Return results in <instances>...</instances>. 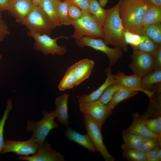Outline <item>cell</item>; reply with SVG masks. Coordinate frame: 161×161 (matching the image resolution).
<instances>
[{
	"instance_id": "obj_1",
	"label": "cell",
	"mask_w": 161,
	"mask_h": 161,
	"mask_svg": "<svg viewBox=\"0 0 161 161\" xmlns=\"http://www.w3.org/2000/svg\"><path fill=\"white\" fill-rule=\"evenodd\" d=\"M150 6L143 0H121L119 13L125 30L140 34L144 16Z\"/></svg>"
},
{
	"instance_id": "obj_2",
	"label": "cell",
	"mask_w": 161,
	"mask_h": 161,
	"mask_svg": "<svg viewBox=\"0 0 161 161\" xmlns=\"http://www.w3.org/2000/svg\"><path fill=\"white\" fill-rule=\"evenodd\" d=\"M121 0L112 8L107 10V15L102 27L104 35L103 41L107 45L114 46L126 52L128 44L124 38L126 31L119 15Z\"/></svg>"
},
{
	"instance_id": "obj_3",
	"label": "cell",
	"mask_w": 161,
	"mask_h": 161,
	"mask_svg": "<svg viewBox=\"0 0 161 161\" xmlns=\"http://www.w3.org/2000/svg\"><path fill=\"white\" fill-rule=\"evenodd\" d=\"M82 11V16L80 18L71 21V25L75 29L74 32L71 37L75 39L84 36L103 38L102 27L89 12Z\"/></svg>"
},
{
	"instance_id": "obj_4",
	"label": "cell",
	"mask_w": 161,
	"mask_h": 161,
	"mask_svg": "<svg viewBox=\"0 0 161 161\" xmlns=\"http://www.w3.org/2000/svg\"><path fill=\"white\" fill-rule=\"evenodd\" d=\"M43 117L40 120L34 122L28 120L27 121V129L28 132H32V137L35 138L39 146L44 143L46 137L52 129L58 127V123L54 120L55 111L50 112H43Z\"/></svg>"
},
{
	"instance_id": "obj_5",
	"label": "cell",
	"mask_w": 161,
	"mask_h": 161,
	"mask_svg": "<svg viewBox=\"0 0 161 161\" xmlns=\"http://www.w3.org/2000/svg\"><path fill=\"white\" fill-rule=\"evenodd\" d=\"M23 25L29 31L41 35H49L54 29L40 7L35 5L26 18Z\"/></svg>"
},
{
	"instance_id": "obj_6",
	"label": "cell",
	"mask_w": 161,
	"mask_h": 161,
	"mask_svg": "<svg viewBox=\"0 0 161 161\" xmlns=\"http://www.w3.org/2000/svg\"><path fill=\"white\" fill-rule=\"evenodd\" d=\"M87 134L97 151L106 161H114L115 158L108 152L104 144L101 133L102 127L88 115L83 113Z\"/></svg>"
},
{
	"instance_id": "obj_7",
	"label": "cell",
	"mask_w": 161,
	"mask_h": 161,
	"mask_svg": "<svg viewBox=\"0 0 161 161\" xmlns=\"http://www.w3.org/2000/svg\"><path fill=\"white\" fill-rule=\"evenodd\" d=\"M27 35L35 40L34 44L35 49L36 51H40L45 55L57 54L62 55H64L67 52L66 48L64 46L58 45L57 41L61 38H69L61 36L55 38H52L49 35L39 34L29 31L27 32Z\"/></svg>"
},
{
	"instance_id": "obj_8",
	"label": "cell",
	"mask_w": 161,
	"mask_h": 161,
	"mask_svg": "<svg viewBox=\"0 0 161 161\" xmlns=\"http://www.w3.org/2000/svg\"><path fill=\"white\" fill-rule=\"evenodd\" d=\"M76 43L81 48L85 47H91L101 51L108 57L109 60V65H113L121 57L123 51L117 47L111 48L107 46L101 38H94L84 36L75 39Z\"/></svg>"
},
{
	"instance_id": "obj_9",
	"label": "cell",
	"mask_w": 161,
	"mask_h": 161,
	"mask_svg": "<svg viewBox=\"0 0 161 161\" xmlns=\"http://www.w3.org/2000/svg\"><path fill=\"white\" fill-rule=\"evenodd\" d=\"M129 68L135 74L142 78L154 70L153 56L146 52L133 49Z\"/></svg>"
},
{
	"instance_id": "obj_10",
	"label": "cell",
	"mask_w": 161,
	"mask_h": 161,
	"mask_svg": "<svg viewBox=\"0 0 161 161\" xmlns=\"http://www.w3.org/2000/svg\"><path fill=\"white\" fill-rule=\"evenodd\" d=\"M79 108L81 112L90 116L101 127L112 113V110L106 104L97 100L80 103Z\"/></svg>"
},
{
	"instance_id": "obj_11",
	"label": "cell",
	"mask_w": 161,
	"mask_h": 161,
	"mask_svg": "<svg viewBox=\"0 0 161 161\" xmlns=\"http://www.w3.org/2000/svg\"><path fill=\"white\" fill-rule=\"evenodd\" d=\"M38 146L36 139L32 136L30 139L25 141L7 140L4 141L1 154L13 152L21 156H26L35 154Z\"/></svg>"
},
{
	"instance_id": "obj_12",
	"label": "cell",
	"mask_w": 161,
	"mask_h": 161,
	"mask_svg": "<svg viewBox=\"0 0 161 161\" xmlns=\"http://www.w3.org/2000/svg\"><path fill=\"white\" fill-rule=\"evenodd\" d=\"M21 160L29 161H64V156L61 153L53 149L48 142L39 146L37 152L32 156L21 157Z\"/></svg>"
},
{
	"instance_id": "obj_13",
	"label": "cell",
	"mask_w": 161,
	"mask_h": 161,
	"mask_svg": "<svg viewBox=\"0 0 161 161\" xmlns=\"http://www.w3.org/2000/svg\"><path fill=\"white\" fill-rule=\"evenodd\" d=\"M34 6L31 0H10L7 10L16 22L23 25Z\"/></svg>"
},
{
	"instance_id": "obj_14",
	"label": "cell",
	"mask_w": 161,
	"mask_h": 161,
	"mask_svg": "<svg viewBox=\"0 0 161 161\" xmlns=\"http://www.w3.org/2000/svg\"><path fill=\"white\" fill-rule=\"evenodd\" d=\"M141 87L150 98L154 92H161V70L153 71L142 78Z\"/></svg>"
},
{
	"instance_id": "obj_15",
	"label": "cell",
	"mask_w": 161,
	"mask_h": 161,
	"mask_svg": "<svg viewBox=\"0 0 161 161\" xmlns=\"http://www.w3.org/2000/svg\"><path fill=\"white\" fill-rule=\"evenodd\" d=\"M94 62L92 59L85 58L73 64L75 69V86L89 78L94 67Z\"/></svg>"
},
{
	"instance_id": "obj_16",
	"label": "cell",
	"mask_w": 161,
	"mask_h": 161,
	"mask_svg": "<svg viewBox=\"0 0 161 161\" xmlns=\"http://www.w3.org/2000/svg\"><path fill=\"white\" fill-rule=\"evenodd\" d=\"M115 82L124 88L138 91H143L141 87L142 78L133 74L131 75H126L123 72L119 71L116 74L113 75Z\"/></svg>"
},
{
	"instance_id": "obj_17",
	"label": "cell",
	"mask_w": 161,
	"mask_h": 161,
	"mask_svg": "<svg viewBox=\"0 0 161 161\" xmlns=\"http://www.w3.org/2000/svg\"><path fill=\"white\" fill-rule=\"evenodd\" d=\"M60 0H42L39 6L53 28L61 26L58 18L57 7Z\"/></svg>"
},
{
	"instance_id": "obj_18",
	"label": "cell",
	"mask_w": 161,
	"mask_h": 161,
	"mask_svg": "<svg viewBox=\"0 0 161 161\" xmlns=\"http://www.w3.org/2000/svg\"><path fill=\"white\" fill-rule=\"evenodd\" d=\"M133 121L129 126L122 131L130 133L143 137H157L150 132L145 127L144 119L137 113L132 114Z\"/></svg>"
},
{
	"instance_id": "obj_19",
	"label": "cell",
	"mask_w": 161,
	"mask_h": 161,
	"mask_svg": "<svg viewBox=\"0 0 161 161\" xmlns=\"http://www.w3.org/2000/svg\"><path fill=\"white\" fill-rule=\"evenodd\" d=\"M69 94L65 93L57 97L55 100L56 108L55 117L61 125L68 126L70 123L68 113L67 101Z\"/></svg>"
},
{
	"instance_id": "obj_20",
	"label": "cell",
	"mask_w": 161,
	"mask_h": 161,
	"mask_svg": "<svg viewBox=\"0 0 161 161\" xmlns=\"http://www.w3.org/2000/svg\"><path fill=\"white\" fill-rule=\"evenodd\" d=\"M107 78L104 83L97 89L89 95H84L79 97L78 101L79 103L84 102H92L97 100L102 93L110 84L115 82L111 72L110 66L107 67L105 70Z\"/></svg>"
},
{
	"instance_id": "obj_21",
	"label": "cell",
	"mask_w": 161,
	"mask_h": 161,
	"mask_svg": "<svg viewBox=\"0 0 161 161\" xmlns=\"http://www.w3.org/2000/svg\"><path fill=\"white\" fill-rule=\"evenodd\" d=\"M65 135L68 140L79 144L88 150L91 153H94L97 151L87 134H81L68 126L65 131Z\"/></svg>"
},
{
	"instance_id": "obj_22",
	"label": "cell",
	"mask_w": 161,
	"mask_h": 161,
	"mask_svg": "<svg viewBox=\"0 0 161 161\" xmlns=\"http://www.w3.org/2000/svg\"><path fill=\"white\" fill-rule=\"evenodd\" d=\"M138 91L123 88L116 91L106 104L112 110L121 102L132 97L138 93Z\"/></svg>"
},
{
	"instance_id": "obj_23",
	"label": "cell",
	"mask_w": 161,
	"mask_h": 161,
	"mask_svg": "<svg viewBox=\"0 0 161 161\" xmlns=\"http://www.w3.org/2000/svg\"><path fill=\"white\" fill-rule=\"evenodd\" d=\"M161 24V7L150 6L144 16L143 27Z\"/></svg>"
},
{
	"instance_id": "obj_24",
	"label": "cell",
	"mask_w": 161,
	"mask_h": 161,
	"mask_svg": "<svg viewBox=\"0 0 161 161\" xmlns=\"http://www.w3.org/2000/svg\"><path fill=\"white\" fill-rule=\"evenodd\" d=\"M89 12L103 27L107 15V10L100 4L97 0H89Z\"/></svg>"
},
{
	"instance_id": "obj_25",
	"label": "cell",
	"mask_w": 161,
	"mask_h": 161,
	"mask_svg": "<svg viewBox=\"0 0 161 161\" xmlns=\"http://www.w3.org/2000/svg\"><path fill=\"white\" fill-rule=\"evenodd\" d=\"M123 143L121 148L122 151L138 148L143 137L122 131Z\"/></svg>"
},
{
	"instance_id": "obj_26",
	"label": "cell",
	"mask_w": 161,
	"mask_h": 161,
	"mask_svg": "<svg viewBox=\"0 0 161 161\" xmlns=\"http://www.w3.org/2000/svg\"><path fill=\"white\" fill-rule=\"evenodd\" d=\"M75 69L73 64L68 68L64 76L60 82L58 88L61 91L71 89L75 86Z\"/></svg>"
},
{
	"instance_id": "obj_27",
	"label": "cell",
	"mask_w": 161,
	"mask_h": 161,
	"mask_svg": "<svg viewBox=\"0 0 161 161\" xmlns=\"http://www.w3.org/2000/svg\"><path fill=\"white\" fill-rule=\"evenodd\" d=\"M161 147V135L152 137H143L138 148L146 153Z\"/></svg>"
},
{
	"instance_id": "obj_28",
	"label": "cell",
	"mask_w": 161,
	"mask_h": 161,
	"mask_svg": "<svg viewBox=\"0 0 161 161\" xmlns=\"http://www.w3.org/2000/svg\"><path fill=\"white\" fill-rule=\"evenodd\" d=\"M140 34L146 35L158 45H161V24L143 27Z\"/></svg>"
},
{
	"instance_id": "obj_29",
	"label": "cell",
	"mask_w": 161,
	"mask_h": 161,
	"mask_svg": "<svg viewBox=\"0 0 161 161\" xmlns=\"http://www.w3.org/2000/svg\"><path fill=\"white\" fill-rule=\"evenodd\" d=\"M142 35V40L140 43L136 46L131 47L133 49L140 50L154 56L159 45L154 42L147 36Z\"/></svg>"
},
{
	"instance_id": "obj_30",
	"label": "cell",
	"mask_w": 161,
	"mask_h": 161,
	"mask_svg": "<svg viewBox=\"0 0 161 161\" xmlns=\"http://www.w3.org/2000/svg\"><path fill=\"white\" fill-rule=\"evenodd\" d=\"M69 4L66 0L60 1L57 7V12L61 24L65 26L71 25V20L68 15V7Z\"/></svg>"
},
{
	"instance_id": "obj_31",
	"label": "cell",
	"mask_w": 161,
	"mask_h": 161,
	"mask_svg": "<svg viewBox=\"0 0 161 161\" xmlns=\"http://www.w3.org/2000/svg\"><path fill=\"white\" fill-rule=\"evenodd\" d=\"M123 157L129 161H146L145 153L138 148L122 151Z\"/></svg>"
},
{
	"instance_id": "obj_32",
	"label": "cell",
	"mask_w": 161,
	"mask_h": 161,
	"mask_svg": "<svg viewBox=\"0 0 161 161\" xmlns=\"http://www.w3.org/2000/svg\"><path fill=\"white\" fill-rule=\"evenodd\" d=\"M12 108V100L10 98L7 100L6 109L4 111L2 117L0 120V154H1L4 144V126L9 113Z\"/></svg>"
},
{
	"instance_id": "obj_33",
	"label": "cell",
	"mask_w": 161,
	"mask_h": 161,
	"mask_svg": "<svg viewBox=\"0 0 161 161\" xmlns=\"http://www.w3.org/2000/svg\"><path fill=\"white\" fill-rule=\"evenodd\" d=\"M123 88V86L116 82L112 84L107 87L97 100L106 104L116 91Z\"/></svg>"
},
{
	"instance_id": "obj_34",
	"label": "cell",
	"mask_w": 161,
	"mask_h": 161,
	"mask_svg": "<svg viewBox=\"0 0 161 161\" xmlns=\"http://www.w3.org/2000/svg\"><path fill=\"white\" fill-rule=\"evenodd\" d=\"M144 122L145 127L150 132L157 135H161V116L144 119Z\"/></svg>"
},
{
	"instance_id": "obj_35",
	"label": "cell",
	"mask_w": 161,
	"mask_h": 161,
	"mask_svg": "<svg viewBox=\"0 0 161 161\" xmlns=\"http://www.w3.org/2000/svg\"><path fill=\"white\" fill-rule=\"evenodd\" d=\"M124 38L126 43L131 47L136 46L142 40V35L126 30L124 33Z\"/></svg>"
},
{
	"instance_id": "obj_36",
	"label": "cell",
	"mask_w": 161,
	"mask_h": 161,
	"mask_svg": "<svg viewBox=\"0 0 161 161\" xmlns=\"http://www.w3.org/2000/svg\"><path fill=\"white\" fill-rule=\"evenodd\" d=\"M68 15L71 21H74L80 18L82 16V11L78 7L74 4H69L68 7Z\"/></svg>"
},
{
	"instance_id": "obj_37",
	"label": "cell",
	"mask_w": 161,
	"mask_h": 161,
	"mask_svg": "<svg viewBox=\"0 0 161 161\" xmlns=\"http://www.w3.org/2000/svg\"><path fill=\"white\" fill-rule=\"evenodd\" d=\"M69 4L75 5L82 11L89 12V0H66Z\"/></svg>"
},
{
	"instance_id": "obj_38",
	"label": "cell",
	"mask_w": 161,
	"mask_h": 161,
	"mask_svg": "<svg viewBox=\"0 0 161 161\" xmlns=\"http://www.w3.org/2000/svg\"><path fill=\"white\" fill-rule=\"evenodd\" d=\"M153 56L154 62V70H161V45H159Z\"/></svg>"
},
{
	"instance_id": "obj_39",
	"label": "cell",
	"mask_w": 161,
	"mask_h": 161,
	"mask_svg": "<svg viewBox=\"0 0 161 161\" xmlns=\"http://www.w3.org/2000/svg\"><path fill=\"white\" fill-rule=\"evenodd\" d=\"M10 34L7 24L3 20L0 18V42L2 41L7 35Z\"/></svg>"
},
{
	"instance_id": "obj_40",
	"label": "cell",
	"mask_w": 161,
	"mask_h": 161,
	"mask_svg": "<svg viewBox=\"0 0 161 161\" xmlns=\"http://www.w3.org/2000/svg\"><path fill=\"white\" fill-rule=\"evenodd\" d=\"M161 148H159L145 153L146 161H160L158 152Z\"/></svg>"
},
{
	"instance_id": "obj_41",
	"label": "cell",
	"mask_w": 161,
	"mask_h": 161,
	"mask_svg": "<svg viewBox=\"0 0 161 161\" xmlns=\"http://www.w3.org/2000/svg\"><path fill=\"white\" fill-rule=\"evenodd\" d=\"M150 6L161 7V0H143Z\"/></svg>"
},
{
	"instance_id": "obj_42",
	"label": "cell",
	"mask_w": 161,
	"mask_h": 161,
	"mask_svg": "<svg viewBox=\"0 0 161 161\" xmlns=\"http://www.w3.org/2000/svg\"><path fill=\"white\" fill-rule=\"evenodd\" d=\"M10 0H0V12L7 10Z\"/></svg>"
},
{
	"instance_id": "obj_43",
	"label": "cell",
	"mask_w": 161,
	"mask_h": 161,
	"mask_svg": "<svg viewBox=\"0 0 161 161\" xmlns=\"http://www.w3.org/2000/svg\"><path fill=\"white\" fill-rule=\"evenodd\" d=\"M108 1V0H99L98 2L100 6L103 7L106 6Z\"/></svg>"
},
{
	"instance_id": "obj_44",
	"label": "cell",
	"mask_w": 161,
	"mask_h": 161,
	"mask_svg": "<svg viewBox=\"0 0 161 161\" xmlns=\"http://www.w3.org/2000/svg\"><path fill=\"white\" fill-rule=\"evenodd\" d=\"M34 5L38 6L42 0H31Z\"/></svg>"
},
{
	"instance_id": "obj_45",
	"label": "cell",
	"mask_w": 161,
	"mask_h": 161,
	"mask_svg": "<svg viewBox=\"0 0 161 161\" xmlns=\"http://www.w3.org/2000/svg\"><path fill=\"white\" fill-rule=\"evenodd\" d=\"M158 157L160 161H161V149H160L158 152Z\"/></svg>"
},
{
	"instance_id": "obj_46",
	"label": "cell",
	"mask_w": 161,
	"mask_h": 161,
	"mask_svg": "<svg viewBox=\"0 0 161 161\" xmlns=\"http://www.w3.org/2000/svg\"><path fill=\"white\" fill-rule=\"evenodd\" d=\"M0 18H2V14L1 12H0Z\"/></svg>"
},
{
	"instance_id": "obj_47",
	"label": "cell",
	"mask_w": 161,
	"mask_h": 161,
	"mask_svg": "<svg viewBox=\"0 0 161 161\" xmlns=\"http://www.w3.org/2000/svg\"><path fill=\"white\" fill-rule=\"evenodd\" d=\"M2 58V55L1 54H0V60H1Z\"/></svg>"
},
{
	"instance_id": "obj_48",
	"label": "cell",
	"mask_w": 161,
	"mask_h": 161,
	"mask_svg": "<svg viewBox=\"0 0 161 161\" xmlns=\"http://www.w3.org/2000/svg\"><path fill=\"white\" fill-rule=\"evenodd\" d=\"M60 0L61 1H63L64 0Z\"/></svg>"
},
{
	"instance_id": "obj_49",
	"label": "cell",
	"mask_w": 161,
	"mask_h": 161,
	"mask_svg": "<svg viewBox=\"0 0 161 161\" xmlns=\"http://www.w3.org/2000/svg\"></svg>"
}]
</instances>
